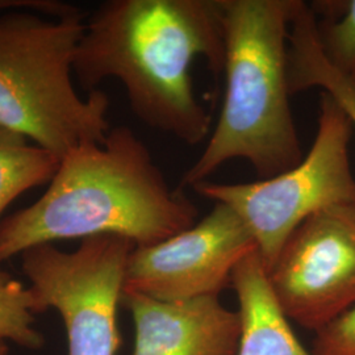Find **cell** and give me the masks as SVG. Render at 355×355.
<instances>
[{
	"label": "cell",
	"instance_id": "1",
	"mask_svg": "<svg viewBox=\"0 0 355 355\" xmlns=\"http://www.w3.org/2000/svg\"><path fill=\"white\" fill-rule=\"evenodd\" d=\"M224 57L221 0H107L86 20L74 76L89 94L117 79L144 124L195 146L212 121L192 67L203 58L220 76Z\"/></svg>",
	"mask_w": 355,
	"mask_h": 355
},
{
	"label": "cell",
	"instance_id": "2",
	"mask_svg": "<svg viewBox=\"0 0 355 355\" xmlns=\"http://www.w3.org/2000/svg\"><path fill=\"white\" fill-rule=\"evenodd\" d=\"M196 216L136 133L114 128L102 144L67 153L37 202L1 220L0 262L38 245L95 236L150 246L190 228Z\"/></svg>",
	"mask_w": 355,
	"mask_h": 355
},
{
	"label": "cell",
	"instance_id": "3",
	"mask_svg": "<svg viewBox=\"0 0 355 355\" xmlns=\"http://www.w3.org/2000/svg\"><path fill=\"white\" fill-rule=\"evenodd\" d=\"M300 0H221L225 96L203 153L180 190L208 180L232 159L262 179L303 161L290 105L288 37Z\"/></svg>",
	"mask_w": 355,
	"mask_h": 355
},
{
	"label": "cell",
	"instance_id": "4",
	"mask_svg": "<svg viewBox=\"0 0 355 355\" xmlns=\"http://www.w3.org/2000/svg\"><path fill=\"white\" fill-rule=\"evenodd\" d=\"M85 28L79 10L60 17L0 12V127L60 159L82 144H102L111 130L107 94L96 89L83 99L73 85Z\"/></svg>",
	"mask_w": 355,
	"mask_h": 355
},
{
	"label": "cell",
	"instance_id": "5",
	"mask_svg": "<svg viewBox=\"0 0 355 355\" xmlns=\"http://www.w3.org/2000/svg\"><path fill=\"white\" fill-rule=\"evenodd\" d=\"M354 125L329 94L320 95L318 130L299 165L279 175L250 183L205 180L192 190L240 216L258 245L266 271L309 216L337 205H355V178L350 164Z\"/></svg>",
	"mask_w": 355,
	"mask_h": 355
},
{
	"label": "cell",
	"instance_id": "6",
	"mask_svg": "<svg viewBox=\"0 0 355 355\" xmlns=\"http://www.w3.org/2000/svg\"><path fill=\"white\" fill-rule=\"evenodd\" d=\"M135 248L119 236H95L71 253L48 243L21 254L42 311L53 308L64 321L69 355L117 354V306Z\"/></svg>",
	"mask_w": 355,
	"mask_h": 355
},
{
	"label": "cell",
	"instance_id": "7",
	"mask_svg": "<svg viewBox=\"0 0 355 355\" xmlns=\"http://www.w3.org/2000/svg\"><path fill=\"white\" fill-rule=\"evenodd\" d=\"M267 278L286 318L305 329L318 331L355 306V205L309 216Z\"/></svg>",
	"mask_w": 355,
	"mask_h": 355
},
{
	"label": "cell",
	"instance_id": "8",
	"mask_svg": "<svg viewBox=\"0 0 355 355\" xmlns=\"http://www.w3.org/2000/svg\"><path fill=\"white\" fill-rule=\"evenodd\" d=\"M258 250L250 229L230 207L212 211L165 241L135 248L128 259L124 291L161 302L218 296L232 284L242 261Z\"/></svg>",
	"mask_w": 355,
	"mask_h": 355
},
{
	"label": "cell",
	"instance_id": "9",
	"mask_svg": "<svg viewBox=\"0 0 355 355\" xmlns=\"http://www.w3.org/2000/svg\"><path fill=\"white\" fill-rule=\"evenodd\" d=\"M135 322L132 355H237L242 321L218 296L161 302L123 291Z\"/></svg>",
	"mask_w": 355,
	"mask_h": 355
},
{
	"label": "cell",
	"instance_id": "10",
	"mask_svg": "<svg viewBox=\"0 0 355 355\" xmlns=\"http://www.w3.org/2000/svg\"><path fill=\"white\" fill-rule=\"evenodd\" d=\"M242 334L237 355H312L295 336L271 291L259 252L248 255L232 275Z\"/></svg>",
	"mask_w": 355,
	"mask_h": 355
},
{
	"label": "cell",
	"instance_id": "11",
	"mask_svg": "<svg viewBox=\"0 0 355 355\" xmlns=\"http://www.w3.org/2000/svg\"><path fill=\"white\" fill-rule=\"evenodd\" d=\"M316 20L309 3L300 0L288 37V83L291 95L322 89L343 107L355 129V82L327 61L318 45Z\"/></svg>",
	"mask_w": 355,
	"mask_h": 355
},
{
	"label": "cell",
	"instance_id": "12",
	"mask_svg": "<svg viewBox=\"0 0 355 355\" xmlns=\"http://www.w3.org/2000/svg\"><path fill=\"white\" fill-rule=\"evenodd\" d=\"M60 164L61 159L53 153L16 132L0 127V218L20 195L51 183Z\"/></svg>",
	"mask_w": 355,
	"mask_h": 355
},
{
	"label": "cell",
	"instance_id": "13",
	"mask_svg": "<svg viewBox=\"0 0 355 355\" xmlns=\"http://www.w3.org/2000/svg\"><path fill=\"white\" fill-rule=\"evenodd\" d=\"M324 57L338 73L355 82V0L309 3Z\"/></svg>",
	"mask_w": 355,
	"mask_h": 355
},
{
	"label": "cell",
	"instance_id": "14",
	"mask_svg": "<svg viewBox=\"0 0 355 355\" xmlns=\"http://www.w3.org/2000/svg\"><path fill=\"white\" fill-rule=\"evenodd\" d=\"M37 313L44 311L35 291L0 270V343L12 341L26 349H41L44 337L33 327Z\"/></svg>",
	"mask_w": 355,
	"mask_h": 355
},
{
	"label": "cell",
	"instance_id": "15",
	"mask_svg": "<svg viewBox=\"0 0 355 355\" xmlns=\"http://www.w3.org/2000/svg\"><path fill=\"white\" fill-rule=\"evenodd\" d=\"M312 355H355V306L316 331Z\"/></svg>",
	"mask_w": 355,
	"mask_h": 355
},
{
	"label": "cell",
	"instance_id": "16",
	"mask_svg": "<svg viewBox=\"0 0 355 355\" xmlns=\"http://www.w3.org/2000/svg\"><path fill=\"white\" fill-rule=\"evenodd\" d=\"M15 10L35 11L51 17H60L76 11V7L55 0H0V12Z\"/></svg>",
	"mask_w": 355,
	"mask_h": 355
},
{
	"label": "cell",
	"instance_id": "17",
	"mask_svg": "<svg viewBox=\"0 0 355 355\" xmlns=\"http://www.w3.org/2000/svg\"><path fill=\"white\" fill-rule=\"evenodd\" d=\"M8 354V347L6 346V343H0V355Z\"/></svg>",
	"mask_w": 355,
	"mask_h": 355
}]
</instances>
